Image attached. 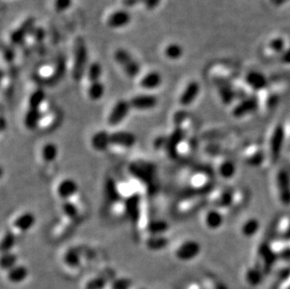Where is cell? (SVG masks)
I'll return each instance as SVG.
<instances>
[{
    "label": "cell",
    "mask_w": 290,
    "mask_h": 289,
    "mask_svg": "<svg viewBox=\"0 0 290 289\" xmlns=\"http://www.w3.org/2000/svg\"><path fill=\"white\" fill-rule=\"evenodd\" d=\"M168 136H163L160 135L155 138V140L153 141V146L157 150L163 149L167 147V144H168Z\"/></svg>",
    "instance_id": "cell-50"
},
{
    "label": "cell",
    "mask_w": 290,
    "mask_h": 289,
    "mask_svg": "<svg viewBox=\"0 0 290 289\" xmlns=\"http://www.w3.org/2000/svg\"><path fill=\"white\" fill-rule=\"evenodd\" d=\"M17 264H18V256L15 252H13V250L11 252L3 254L1 258V266L3 269L9 270L10 268L16 266Z\"/></svg>",
    "instance_id": "cell-41"
},
{
    "label": "cell",
    "mask_w": 290,
    "mask_h": 289,
    "mask_svg": "<svg viewBox=\"0 0 290 289\" xmlns=\"http://www.w3.org/2000/svg\"><path fill=\"white\" fill-rule=\"evenodd\" d=\"M132 20V16L129 11L119 10L113 12L107 19V24L111 28H121L129 24Z\"/></svg>",
    "instance_id": "cell-21"
},
{
    "label": "cell",
    "mask_w": 290,
    "mask_h": 289,
    "mask_svg": "<svg viewBox=\"0 0 290 289\" xmlns=\"http://www.w3.org/2000/svg\"><path fill=\"white\" fill-rule=\"evenodd\" d=\"M105 285V281L100 277L91 279L87 285V289H102Z\"/></svg>",
    "instance_id": "cell-49"
},
{
    "label": "cell",
    "mask_w": 290,
    "mask_h": 289,
    "mask_svg": "<svg viewBox=\"0 0 290 289\" xmlns=\"http://www.w3.org/2000/svg\"><path fill=\"white\" fill-rule=\"evenodd\" d=\"M258 108V100L254 96H250L242 100L235 105L231 111L232 117L236 119H242L248 116L249 114L256 111Z\"/></svg>",
    "instance_id": "cell-15"
},
{
    "label": "cell",
    "mask_w": 290,
    "mask_h": 289,
    "mask_svg": "<svg viewBox=\"0 0 290 289\" xmlns=\"http://www.w3.org/2000/svg\"><path fill=\"white\" fill-rule=\"evenodd\" d=\"M260 228V222L257 218H249L241 226V233L245 238H252L257 235Z\"/></svg>",
    "instance_id": "cell-32"
},
{
    "label": "cell",
    "mask_w": 290,
    "mask_h": 289,
    "mask_svg": "<svg viewBox=\"0 0 290 289\" xmlns=\"http://www.w3.org/2000/svg\"><path fill=\"white\" fill-rule=\"evenodd\" d=\"M36 19L34 17H28L21 24V25L13 30L10 36L11 44L14 45H21L25 38L35 29Z\"/></svg>",
    "instance_id": "cell-13"
},
{
    "label": "cell",
    "mask_w": 290,
    "mask_h": 289,
    "mask_svg": "<svg viewBox=\"0 0 290 289\" xmlns=\"http://www.w3.org/2000/svg\"><path fill=\"white\" fill-rule=\"evenodd\" d=\"M245 82L247 86L254 90L261 91L266 89L268 85V80L264 74H262L259 72H249L245 77Z\"/></svg>",
    "instance_id": "cell-22"
},
{
    "label": "cell",
    "mask_w": 290,
    "mask_h": 289,
    "mask_svg": "<svg viewBox=\"0 0 290 289\" xmlns=\"http://www.w3.org/2000/svg\"><path fill=\"white\" fill-rule=\"evenodd\" d=\"M263 271L259 269L257 266L247 267L244 272V278L247 284H249L252 287L258 286L263 280Z\"/></svg>",
    "instance_id": "cell-31"
},
{
    "label": "cell",
    "mask_w": 290,
    "mask_h": 289,
    "mask_svg": "<svg viewBox=\"0 0 290 289\" xmlns=\"http://www.w3.org/2000/svg\"><path fill=\"white\" fill-rule=\"evenodd\" d=\"M137 142L136 135L130 131H115L110 133L111 147L120 149H130Z\"/></svg>",
    "instance_id": "cell-10"
},
{
    "label": "cell",
    "mask_w": 290,
    "mask_h": 289,
    "mask_svg": "<svg viewBox=\"0 0 290 289\" xmlns=\"http://www.w3.org/2000/svg\"><path fill=\"white\" fill-rule=\"evenodd\" d=\"M200 93V85L196 81H191L180 94L179 103L182 107H187L197 99Z\"/></svg>",
    "instance_id": "cell-17"
},
{
    "label": "cell",
    "mask_w": 290,
    "mask_h": 289,
    "mask_svg": "<svg viewBox=\"0 0 290 289\" xmlns=\"http://www.w3.org/2000/svg\"><path fill=\"white\" fill-rule=\"evenodd\" d=\"M201 205H202V200L198 198L183 201L181 204H179V211L182 213L190 214L192 212L197 211L200 208Z\"/></svg>",
    "instance_id": "cell-39"
},
{
    "label": "cell",
    "mask_w": 290,
    "mask_h": 289,
    "mask_svg": "<svg viewBox=\"0 0 290 289\" xmlns=\"http://www.w3.org/2000/svg\"><path fill=\"white\" fill-rule=\"evenodd\" d=\"M56 122V117L55 115L52 116V114L48 113L42 116L41 121L39 124V129H43V130H46V129H50L54 126V124Z\"/></svg>",
    "instance_id": "cell-44"
},
{
    "label": "cell",
    "mask_w": 290,
    "mask_h": 289,
    "mask_svg": "<svg viewBox=\"0 0 290 289\" xmlns=\"http://www.w3.org/2000/svg\"><path fill=\"white\" fill-rule=\"evenodd\" d=\"M45 92L42 89H37L31 92L28 97L27 104L30 109H40L41 106L45 103Z\"/></svg>",
    "instance_id": "cell-34"
},
{
    "label": "cell",
    "mask_w": 290,
    "mask_h": 289,
    "mask_svg": "<svg viewBox=\"0 0 290 289\" xmlns=\"http://www.w3.org/2000/svg\"><path fill=\"white\" fill-rule=\"evenodd\" d=\"M249 199V194L248 192L245 189L239 188V189L233 191V197H232V202L231 206L229 208L228 212H236L239 211L240 209L243 208L248 202Z\"/></svg>",
    "instance_id": "cell-28"
},
{
    "label": "cell",
    "mask_w": 290,
    "mask_h": 289,
    "mask_svg": "<svg viewBox=\"0 0 290 289\" xmlns=\"http://www.w3.org/2000/svg\"><path fill=\"white\" fill-rule=\"evenodd\" d=\"M286 137V130L281 124L272 126V128L269 130L267 139L266 154L272 163H275L279 159Z\"/></svg>",
    "instance_id": "cell-1"
},
{
    "label": "cell",
    "mask_w": 290,
    "mask_h": 289,
    "mask_svg": "<svg viewBox=\"0 0 290 289\" xmlns=\"http://www.w3.org/2000/svg\"><path fill=\"white\" fill-rule=\"evenodd\" d=\"M101 74H102V67L99 62H93L88 68L87 77L90 83L100 81Z\"/></svg>",
    "instance_id": "cell-40"
},
{
    "label": "cell",
    "mask_w": 290,
    "mask_h": 289,
    "mask_svg": "<svg viewBox=\"0 0 290 289\" xmlns=\"http://www.w3.org/2000/svg\"><path fill=\"white\" fill-rule=\"evenodd\" d=\"M286 134H287V137H289V136L290 137V127H289V129H288V133L286 132Z\"/></svg>",
    "instance_id": "cell-57"
},
{
    "label": "cell",
    "mask_w": 290,
    "mask_h": 289,
    "mask_svg": "<svg viewBox=\"0 0 290 289\" xmlns=\"http://www.w3.org/2000/svg\"><path fill=\"white\" fill-rule=\"evenodd\" d=\"M277 260V257L273 253L270 243L268 242H261L256 249V264L259 269L263 271L265 274L268 271L275 261Z\"/></svg>",
    "instance_id": "cell-3"
},
{
    "label": "cell",
    "mask_w": 290,
    "mask_h": 289,
    "mask_svg": "<svg viewBox=\"0 0 290 289\" xmlns=\"http://www.w3.org/2000/svg\"><path fill=\"white\" fill-rule=\"evenodd\" d=\"M163 77L158 72H150L146 73L145 76L141 78L139 85L142 89L145 90H153L156 89L162 85Z\"/></svg>",
    "instance_id": "cell-26"
},
{
    "label": "cell",
    "mask_w": 290,
    "mask_h": 289,
    "mask_svg": "<svg viewBox=\"0 0 290 289\" xmlns=\"http://www.w3.org/2000/svg\"><path fill=\"white\" fill-rule=\"evenodd\" d=\"M284 48H285V42L281 38L273 39L269 43V49L275 53H282L284 51Z\"/></svg>",
    "instance_id": "cell-47"
},
{
    "label": "cell",
    "mask_w": 290,
    "mask_h": 289,
    "mask_svg": "<svg viewBox=\"0 0 290 289\" xmlns=\"http://www.w3.org/2000/svg\"><path fill=\"white\" fill-rule=\"evenodd\" d=\"M276 231L281 240L290 241V214H286L280 218Z\"/></svg>",
    "instance_id": "cell-33"
},
{
    "label": "cell",
    "mask_w": 290,
    "mask_h": 289,
    "mask_svg": "<svg viewBox=\"0 0 290 289\" xmlns=\"http://www.w3.org/2000/svg\"><path fill=\"white\" fill-rule=\"evenodd\" d=\"M16 243V235L12 231H9L3 235L1 240V251L2 253L11 252Z\"/></svg>",
    "instance_id": "cell-37"
},
{
    "label": "cell",
    "mask_w": 290,
    "mask_h": 289,
    "mask_svg": "<svg viewBox=\"0 0 290 289\" xmlns=\"http://www.w3.org/2000/svg\"><path fill=\"white\" fill-rule=\"evenodd\" d=\"M192 150H193V144L186 137L178 146L177 156H188L192 153Z\"/></svg>",
    "instance_id": "cell-45"
},
{
    "label": "cell",
    "mask_w": 290,
    "mask_h": 289,
    "mask_svg": "<svg viewBox=\"0 0 290 289\" xmlns=\"http://www.w3.org/2000/svg\"><path fill=\"white\" fill-rule=\"evenodd\" d=\"M37 222L35 214L30 212H24L17 215L11 222V231L16 236L30 231Z\"/></svg>",
    "instance_id": "cell-8"
},
{
    "label": "cell",
    "mask_w": 290,
    "mask_h": 289,
    "mask_svg": "<svg viewBox=\"0 0 290 289\" xmlns=\"http://www.w3.org/2000/svg\"><path fill=\"white\" fill-rule=\"evenodd\" d=\"M216 170L219 176L223 179L234 178L237 167L234 162L226 157L219 156L216 161Z\"/></svg>",
    "instance_id": "cell-18"
},
{
    "label": "cell",
    "mask_w": 290,
    "mask_h": 289,
    "mask_svg": "<svg viewBox=\"0 0 290 289\" xmlns=\"http://www.w3.org/2000/svg\"><path fill=\"white\" fill-rule=\"evenodd\" d=\"M165 54L169 59L177 60L183 55V48L179 44L173 43V44H170L167 46V48L165 50Z\"/></svg>",
    "instance_id": "cell-42"
},
{
    "label": "cell",
    "mask_w": 290,
    "mask_h": 289,
    "mask_svg": "<svg viewBox=\"0 0 290 289\" xmlns=\"http://www.w3.org/2000/svg\"><path fill=\"white\" fill-rule=\"evenodd\" d=\"M201 245L194 240H186L176 248L175 256L182 262H189L200 255Z\"/></svg>",
    "instance_id": "cell-7"
},
{
    "label": "cell",
    "mask_w": 290,
    "mask_h": 289,
    "mask_svg": "<svg viewBox=\"0 0 290 289\" xmlns=\"http://www.w3.org/2000/svg\"><path fill=\"white\" fill-rule=\"evenodd\" d=\"M72 3V0H56L55 1V8L58 12L66 11Z\"/></svg>",
    "instance_id": "cell-51"
},
{
    "label": "cell",
    "mask_w": 290,
    "mask_h": 289,
    "mask_svg": "<svg viewBox=\"0 0 290 289\" xmlns=\"http://www.w3.org/2000/svg\"><path fill=\"white\" fill-rule=\"evenodd\" d=\"M74 60L72 75L73 80L80 81L87 73L88 67V48L84 39L77 38L74 43Z\"/></svg>",
    "instance_id": "cell-2"
},
{
    "label": "cell",
    "mask_w": 290,
    "mask_h": 289,
    "mask_svg": "<svg viewBox=\"0 0 290 289\" xmlns=\"http://www.w3.org/2000/svg\"><path fill=\"white\" fill-rule=\"evenodd\" d=\"M28 276V269L24 265L17 264L16 266L7 270V280L14 285L23 283Z\"/></svg>",
    "instance_id": "cell-25"
},
{
    "label": "cell",
    "mask_w": 290,
    "mask_h": 289,
    "mask_svg": "<svg viewBox=\"0 0 290 289\" xmlns=\"http://www.w3.org/2000/svg\"><path fill=\"white\" fill-rule=\"evenodd\" d=\"M285 285H286V289H290V273L289 274V276L286 278Z\"/></svg>",
    "instance_id": "cell-56"
},
{
    "label": "cell",
    "mask_w": 290,
    "mask_h": 289,
    "mask_svg": "<svg viewBox=\"0 0 290 289\" xmlns=\"http://www.w3.org/2000/svg\"><path fill=\"white\" fill-rule=\"evenodd\" d=\"M2 55H3L4 59L7 62H12L14 60V57H15V52H14L13 48L10 45H3V46H2Z\"/></svg>",
    "instance_id": "cell-48"
},
{
    "label": "cell",
    "mask_w": 290,
    "mask_h": 289,
    "mask_svg": "<svg viewBox=\"0 0 290 289\" xmlns=\"http://www.w3.org/2000/svg\"><path fill=\"white\" fill-rule=\"evenodd\" d=\"M78 184L72 178L61 179L56 187V195L62 201L72 200L78 195Z\"/></svg>",
    "instance_id": "cell-12"
},
{
    "label": "cell",
    "mask_w": 290,
    "mask_h": 289,
    "mask_svg": "<svg viewBox=\"0 0 290 289\" xmlns=\"http://www.w3.org/2000/svg\"><path fill=\"white\" fill-rule=\"evenodd\" d=\"M64 262L67 267H77L81 263V256L79 252L75 249H70L64 254L63 256Z\"/></svg>",
    "instance_id": "cell-38"
},
{
    "label": "cell",
    "mask_w": 290,
    "mask_h": 289,
    "mask_svg": "<svg viewBox=\"0 0 290 289\" xmlns=\"http://www.w3.org/2000/svg\"><path fill=\"white\" fill-rule=\"evenodd\" d=\"M59 149L54 142H47L41 148V157L46 164H52L58 157Z\"/></svg>",
    "instance_id": "cell-29"
},
{
    "label": "cell",
    "mask_w": 290,
    "mask_h": 289,
    "mask_svg": "<svg viewBox=\"0 0 290 289\" xmlns=\"http://www.w3.org/2000/svg\"><path fill=\"white\" fill-rule=\"evenodd\" d=\"M160 3H161V0H145L144 5H145L146 10L153 11L159 6Z\"/></svg>",
    "instance_id": "cell-53"
},
{
    "label": "cell",
    "mask_w": 290,
    "mask_h": 289,
    "mask_svg": "<svg viewBox=\"0 0 290 289\" xmlns=\"http://www.w3.org/2000/svg\"><path fill=\"white\" fill-rule=\"evenodd\" d=\"M214 82L217 86L218 95L223 104L227 105L232 103L233 100L237 98L236 89H234L233 86H231L226 79L222 78H215Z\"/></svg>",
    "instance_id": "cell-16"
},
{
    "label": "cell",
    "mask_w": 290,
    "mask_h": 289,
    "mask_svg": "<svg viewBox=\"0 0 290 289\" xmlns=\"http://www.w3.org/2000/svg\"><path fill=\"white\" fill-rule=\"evenodd\" d=\"M270 246L277 259L285 260V261L290 260V241L280 239V240L271 241Z\"/></svg>",
    "instance_id": "cell-24"
},
{
    "label": "cell",
    "mask_w": 290,
    "mask_h": 289,
    "mask_svg": "<svg viewBox=\"0 0 290 289\" xmlns=\"http://www.w3.org/2000/svg\"><path fill=\"white\" fill-rule=\"evenodd\" d=\"M129 101L132 109L137 111H149L154 109L158 104L156 96L152 94L135 95Z\"/></svg>",
    "instance_id": "cell-14"
},
{
    "label": "cell",
    "mask_w": 290,
    "mask_h": 289,
    "mask_svg": "<svg viewBox=\"0 0 290 289\" xmlns=\"http://www.w3.org/2000/svg\"><path fill=\"white\" fill-rule=\"evenodd\" d=\"M141 3H145V0H122V5L126 8H133Z\"/></svg>",
    "instance_id": "cell-54"
},
{
    "label": "cell",
    "mask_w": 290,
    "mask_h": 289,
    "mask_svg": "<svg viewBox=\"0 0 290 289\" xmlns=\"http://www.w3.org/2000/svg\"><path fill=\"white\" fill-rule=\"evenodd\" d=\"M65 71H66V65H65V60L64 58L61 56L58 58V61L56 62V69L54 73L49 78L50 82L56 81L57 82L58 80H60L61 78L63 77V75L65 74Z\"/></svg>",
    "instance_id": "cell-43"
},
{
    "label": "cell",
    "mask_w": 290,
    "mask_h": 289,
    "mask_svg": "<svg viewBox=\"0 0 290 289\" xmlns=\"http://www.w3.org/2000/svg\"><path fill=\"white\" fill-rule=\"evenodd\" d=\"M88 96L90 100L97 101L100 100L105 93V87L103 86V84L98 81V82H94V83H90L88 90H87Z\"/></svg>",
    "instance_id": "cell-35"
},
{
    "label": "cell",
    "mask_w": 290,
    "mask_h": 289,
    "mask_svg": "<svg viewBox=\"0 0 290 289\" xmlns=\"http://www.w3.org/2000/svg\"><path fill=\"white\" fill-rule=\"evenodd\" d=\"M32 34H33L34 39H35L36 42H43L44 41L45 37V32L42 27L35 28Z\"/></svg>",
    "instance_id": "cell-52"
},
{
    "label": "cell",
    "mask_w": 290,
    "mask_h": 289,
    "mask_svg": "<svg viewBox=\"0 0 290 289\" xmlns=\"http://www.w3.org/2000/svg\"><path fill=\"white\" fill-rule=\"evenodd\" d=\"M233 197V191L227 188H220L215 190L210 195V202L213 208L220 210L221 212L225 211L228 212L231 206Z\"/></svg>",
    "instance_id": "cell-11"
},
{
    "label": "cell",
    "mask_w": 290,
    "mask_h": 289,
    "mask_svg": "<svg viewBox=\"0 0 290 289\" xmlns=\"http://www.w3.org/2000/svg\"><path fill=\"white\" fill-rule=\"evenodd\" d=\"M132 107L130 101L126 100H119L111 108L109 112L106 122L111 128H116L120 126L127 119Z\"/></svg>",
    "instance_id": "cell-6"
},
{
    "label": "cell",
    "mask_w": 290,
    "mask_h": 289,
    "mask_svg": "<svg viewBox=\"0 0 290 289\" xmlns=\"http://www.w3.org/2000/svg\"><path fill=\"white\" fill-rule=\"evenodd\" d=\"M267 157L264 148L258 144H248L242 151V159L250 167L261 166Z\"/></svg>",
    "instance_id": "cell-9"
},
{
    "label": "cell",
    "mask_w": 290,
    "mask_h": 289,
    "mask_svg": "<svg viewBox=\"0 0 290 289\" xmlns=\"http://www.w3.org/2000/svg\"><path fill=\"white\" fill-rule=\"evenodd\" d=\"M114 57L117 63L122 68L124 72L129 77H136L140 73L141 68L139 63L134 59V56H132L127 50L121 49V48L118 49L115 52Z\"/></svg>",
    "instance_id": "cell-4"
},
{
    "label": "cell",
    "mask_w": 290,
    "mask_h": 289,
    "mask_svg": "<svg viewBox=\"0 0 290 289\" xmlns=\"http://www.w3.org/2000/svg\"></svg>",
    "instance_id": "cell-58"
},
{
    "label": "cell",
    "mask_w": 290,
    "mask_h": 289,
    "mask_svg": "<svg viewBox=\"0 0 290 289\" xmlns=\"http://www.w3.org/2000/svg\"><path fill=\"white\" fill-rule=\"evenodd\" d=\"M223 220H224V215L223 212L215 208L207 211L203 218L205 226L210 230L219 229L223 225Z\"/></svg>",
    "instance_id": "cell-20"
},
{
    "label": "cell",
    "mask_w": 290,
    "mask_h": 289,
    "mask_svg": "<svg viewBox=\"0 0 290 289\" xmlns=\"http://www.w3.org/2000/svg\"><path fill=\"white\" fill-rule=\"evenodd\" d=\"M41 119H42V113L40 111V109L28 108L27 111L24 114V125L27 130L33 131L35 129L39 128Z\"/></svg>",
    "instance_id": "cell-30"
},
{
    "label": "cell",
    "mask_w": 290,
    "mask_h": 289,
    "mask_svg": "<svg viewBox=\"0 0 290 289\" xmlns=\"http://www.w3.org/2000/svg\"><path fill=\"white\" fill-rule=\"evenodd\" d=\"M145 242L150 251H161L168 246L169 241L166 235H148Z\"/></svg>",
    "instance_id": "cell-27"
},
{
    "label": "cell",
    "mask_w": 290,
    "mask_h": 289,
    "mask_svg": "<svg viewBox=\"0 0 290 289\" xmlns=\"http://www.w3.org/2000/svg\"><path fill=\"white\" fill-rule=\"evenodd\" d=\"M91 147L97 152H103L111 147L110 133L100 130L96 132L90 138Z\"/></svg>",
    "instance_id": "cell-19"
},
{
    "label": "cell",
    "mask_w": 290,
    "mask_h": 289,
    "mask_svg": "<svg viewBox=\"0 0 290 289\" xmlns=\"http://www.w3.org/2000/svg\"><path fill=\"white\" fill-rule=\"evenodd\" d=\"M282 61H283L284 63L290 64V48L283 53V56H282Z\"/></svg>",
    "instance_id": "cell-55"
},
{
    "label": "cell",
    "mask_w": 290,
    "mask_h": 289,
    "mask_svg": "<svg viewBox=\"0 0 290 289\" xmlns=\"http://www.w3.org/2000/svg\"><path fill=\"white\" fill-rule=\"evenodd\" d=\"M132 286V281L128 278L115 279L112 282V289H129Z\"/></svg>",
    "instance_id": "cell-46"
},
{
    "label": "cell",
    "mask_w": 290,
    "mask_h": 289,
    "mask_svg": "<svg viewBox=\"0 0 290 289\" xmlns=\"http://www.w3.org/2000/svg\"><path fill=\"white\" fill-rule=\"evenodd\" d=\"M148 235H166L168 230V222L163 220L150 221L146 226Z\"/></svg>",
    "instance_id": "cell-36"
},
{
    "label": "cell",
    "mask_w": 290,
    "mask_h": 289,
    "mask_svg": "<svg viewBox=\"0 0 290 289\" xmlns=\"http://www.w3.org/2000/svg\"><path fill=\"white\" fill-rule=\"evenodd\" d=\"M190 185L196 191L210 189L212 185V177L205 172L195 173L191 178Z\"/></svg>",
    "instance_id": "cell-23"
},
{
    "label": "cell",
    "mask_w": 290,
    "mask_h": 289,
    "mask_svg": "<svg viewBox=\"0 0 290 289\" xmlns=\"http://www.w3.org/2000/svg\"><path fill=\"white\" fill-rule=\"evenodd\" d=\"M275 189L280 203L284 206L290 205V176L285 169H280L275 174Z\"/></svg>",
    "instance_id": "cell-5"
}]
</instances>
